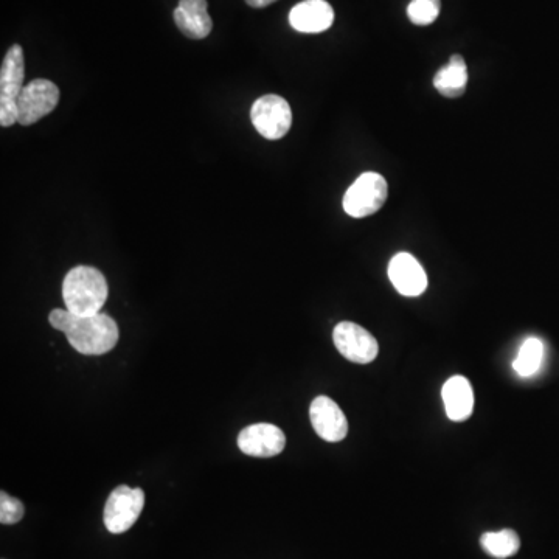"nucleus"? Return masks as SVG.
<instances>
[{
    "label": "nucleus",
    "mask_w": 559,
    "mask_h": 559,
    "mask_svg": "<svg viewBox=\"0 0 559 559\" xmlns=\"http://www.w3.org/2000/svg\"><path fill=\"white\" fill-rule=\"evenodd\" d=\"M389 278L396 291L404 297H418L428 288V275L417 258L406 252L390 260Z\"/></svg>",
    "instance_id": "11"
},
{
    "label": "nucleus",
    "mask_w": 559,
    "mask_h": 559,
    "mask_svg": "<svg viewBox=\"0 0 559 559\" xmlns=\"http://www.w3.org/2000/svg\"><path fill=\"white\" fill-rule=\"evenodd\" d=\"M277 0H246V4L252 8H264L274 4Z\"/></svg>",
    "instance_id": "20"
},
{
    "label": "nucleus",
    "mask_w": 559,
    "mask_h": 559,
    "mask_svg": "<svg viewBox=\"0 0 559 559\" xmlns=\"http://www.w3.org/2000/svg\"><path fill=\"white\" fill-rule=\"evenodd\" d=\"M387 182L381 174L367 171L345 193L344 210L353 218H365L381 210L387 199Z\"/></svg>",
    "instance_id": "4"
},
{
    "label": "nucleus",
    "mask_w": 559,
    "mask_h": 559,
    "mask_svg": "<svg viewBox=\"0 0 559 559\" xmlns=\"http://www.w3.org/2000/svg\"><path fill=\"white\" fill-rule=\"evenodd\" d=\"M24 50L19 44L11 47L0 69V125L10 128L18 123V98L24 89Z\"/></svg>",
    "instance_id": "3"
},
{
    "label": "nucleus",
    "mask_w": 559,
    "mask_h": 559,
    "mask_svg": "<svg viewBox=\"0 0 559 559\" xmlns=\"http://www.w3.org/2000/svg\"><path fill=\"white\" fill-rule=\"evenodd\" d=\"M468 67L462 55H452L448 66L441 67L434 78V86L441 95L459 98L468 86Z\"/></svg>",
    "instance_id": "15"
},
{
    "label": "nucleus",
    "mask_w": 559,
    "mask_h": 559,
    "mask_svg": "<svg viewBox=\"0 0 559 559\" xmlns=\"http://www.w3.org/2000/svg\"><path fill=\"white\" fill-rule=\"evenodd\" d=\"M207 0H179L173 18L176 27L190 39H204L212 33L213 21L210 18Z\"/></svg>",
    "instance_id": "13"
},
{
    "label": "nucleus",
    "mask_w": 559,
    "mask_h": 559,
    "mask_svg": "<svg viewBox=\"0 0 559 559\" xmlns=\"http://www.w3.org/2000/svg\"><path fill=\"white\" fill-rule=\"evenodd\" d=\"M542 359H544V344L538 337H528L519 350L518 358L513 362V369L522 378H528L541 369Z\"/></svg>",
    "instance_id": "17"
},
{
    "label": "nucleus",
    "mask_w": 559,
    "mask_h": 559,
    "mask_svg": "<svg viewBox=\"0 0 559 559\" xmlns=\"http://www.w3.org/2000/svg\"><path fill=\"white\" fill-rule=\"evenodd\" d=\"M286 437L282 429L271 423H258L247 426L238 435V448L250 457L271 459L282 454Z\"/></svg>",
    "instance_id": "9"
},
{
    "label": "nucleus",
    "mask_w": 559,
    "mask_h": 559,
    "mask_svg": "<svg viewBox=\"0 0 559 559\" xmlns=\"http://www.w3.org/2000/svg\"><path fill=\"white\" fill-rule=\"evenodd\" d=\"M108 296L105 275L91 266L73 268L64 278L63 299L66 310L77 316L100 314Z\"/></svg>",
    "instance_id": "2"
},
{
    "label": "nucleus",
    "mask_w": 559,
    "mask_h": 559,
    "mask_svg": "<svg viewBox=\"0 0 559 559\" xmlns=\"http://www.w3.org/2000/svg\"><path fill=\"white\" fill-rule=\"evenodd\" d=\"M143 507H145V493L142 488L120 485L106 500L105 513H103L106 528L114 535L128 532L140 518Z\"/></svg>",
    "instance_id": "5"
},
{
    "label": "nucleus",
    "mask_w": 559,
    "mask_h": 559,
    "mask_svg": "<svg viewBox=\"0 0 559 559\" xmlns=\"http://www.w3.org/2000/svg\"><path fill=\"white\" fill-rule=\"evenodd\" d=\"M441 396H443L449 420L460 423V421L468 420L473 414V387H471V382L463 376H452L451 379H448L441 390Z\"/></svg>",
    "instance_id": "14"
},
{
    "label": "nucleus",
    "mask_w": 559,
    "mask_h": 559,
    "mask_svg": "<svg viewBox=\"0 0 559 559\" xmlns=\"http://www.w3.org/2000/svg\"><path fill=\"white\" fill-rule=\"evenodd\" d=\"M440 0H412L407 7V16L415 25H431L440 14Z\"/></svg>",
    "instance_id": "18"
},
{
    "label": "nucleus",
    "mask_w": 559,
    "mask_h": 559,
    "mask_svg": "<svg viewBox=\"0 0 559 559\" xmlns=\"http://www.w3.org/2000/svg\"><path fill=\"white\" fill-rule=\"evenodd\" d=\"M334 10L327 0H305L292 8L289 24L300 33H322L333 25Z\"/></svg>",
    "instance_id": "12"
},
{
    "label": "nucleus",
    "mask_w": 559,
    "mask_h": 559,
    "mask_svg": "<svg viewBox=\"0 0 559 559\" xmlns=\"http://www.w3.org/2000/svg\"><path fill=\"white\" fill-rule=\"evenodd\" d=\"M60 103V89L55 83L44 78L30 81L22 89L18 98V123L32 126L52 114Z\"/></svg>",
    "instance_id": "6"
},
{
    "label": "nucleus",
    "mask_w": 559,
    "mask_h": 559,
    "mask_svg": "<svg viewBox=\"0 0 559 559\" xmlns=\"http://www.w3.org/2000/svg\"><path fill=\"white\" fill-rule=\"evenodd\" d=\"M480 546L493 558L507 559L519 552L521 539L514 530L505 528L500 532L483 533L482 538H480Z\"/></svg>",
    "instance_id": "16"
},
{
    "label": "nucleus",
    "mask_w": 559,
    "mask_h": 559,
    "mask_svg": "<svg viewBox=\"0 0 559 559\" xmlns=\"http://www.w3.org/2000/svg\"><path fill=\"white\" fill-rule=\"evenodd\" d=\"M49 322L66 334L69 344L81 355H105L119 344V325L108 314L77 316L67 310H53Z\"/></svg>",
    "instance_id": "1"
},
{
    "label": "nucleus",
    "mask_w": 559,
    "mask_h": 559,
    "mask_svg": "<svg viewBox=\"0 0 559 559\" xmlns=\"http://www.w3.org/2000/svg\"><path fill=\"white\" fill-rule=\"evenodd\" d=\"M25 508L21 500L2 491L0 493V522L4 525L18 524L24 518Z\"/></svg>",
    "instance_id": "19"
},
{
    "label": "nucleus",
    "mask_w": 559,
    "mask_h": 559,
    "mask_svg": "<svg viewBox=\"0 0 559 559\" xmlns=\"http://www.w3.org/2000/svg\"><path fill=\"white\" fill-rule=\"evenodd\" d=\"M250 119L264 139L280 140L292 126L291 106L280 95H263L252 106Z\"/></svg>",
    "instance_id": "7"
},
{
    "label": "nucleus",
    "mask_w": 559,
    "mask_h": 559,
    "mask_svg": "<svg viewBox=\"0 0 559 559\" xmlns=\"http://www.w3.org/2000/svg\"><path fill=\"white\" fill-rule=\"evenodd\" d=\"M333 341L337 351L355 364H370L378 356V341L358 323H337L333 331Z\"/></svg>",
    "instance_id": "8"
},
{
    "label": "nucleus",
    "mask_w": 559,
    "mask_h": 559,
    "mask_svg": "<svg viewBox=\"0 0 559 559\" xmlns=\"http://www.w3.org/2000/svg\"><path fill=\"white\" fill-rule=\"evenodd\" d=\"M311 424L322 440L337 443L348 434L347 417L328 396H317L310 407Z\"/></svg>",
    "instance_id": "10"
}]
</instances>
